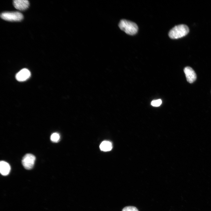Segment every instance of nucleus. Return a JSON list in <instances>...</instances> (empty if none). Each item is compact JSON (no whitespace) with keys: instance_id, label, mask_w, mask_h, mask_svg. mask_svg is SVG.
<instances>
[{"instance_id":"1","label":"nucleus","mask_w":211,"mask_h":211,"mask_svg":"<svg viewBox=\"0 0 211 211\" xmlns=\"http://www.w3.org/2000/svg\"><path fill=\"white\" fill-rule=\"evenodd\" d=\"M189 32V28L186 25H179L175 26L169 31V36L171 39H177L185 36Z\"/></svg>"},{"instance_id":"2","label":"nucleus","mask_w":211,"mask_h":211,"mask_svg":"<svg viewBox=\"0 0 211 211\" xmlns=\"http://www.w3.org/2000/svg\"><path fill=\"white\" fill-rule=\"evenodd\" d=\"M118 26L120 29L130 35L135 34L138 30L137 25L135 23L125 19L121 20Z\"/></svg>"},{"instance_id":"3","label":"nucleus","mask_w":211,"mask_h":211,"mask_svg":"<svg viewBox=\"0 0 211 211\" xmlns=\"http://www.w3.org/2000/svg\"><path fill=\"white\" fill-rule=\"evenodd\" d=\"M3 19L10 21H18L23 18V15L21 13L18 11L5 12L0 15Z\"/></svg>"},{"instance_id":"4","label":"nucleus","mask_w":211,"mask_h":211,"mask_svg":"<svg viewBox=\"0 0 211 211\" xmlns=\"http://www.w3.org/2000/svg\"><path fill=\"white\" fill-rule=\"evenodd\" d=\"M35 157L33 154L28 153L25 154L23 157L22 163L24 168L27 170H30L33 167Z\"/></svg>"},{"instance_id":"5","label":"nucleus","mask_w":211,"mask_h":211,"mask_svg":"<svg viewBox=\"0 0 211 211\" xmlns=\"http://www.w3.org/2000/svg\"><path fill=\"white\" fill-rule=\"evenodd\" d=\"M187 81L190 83L193 82L196 79V74L190 67H186L184 69Z\"/></svg>"},{"instance_id":"6","label":"nucleus","mask_w":211,"mask_h":211,"mask_svg":"<svg viewBox=\"0 0 211 211\" xmlns=\"http://www.w3.org/2000/svg\"><path fill=\"white\" fill-rule=\"evenodd\" d=\"M13 4L16 9L20 11L26 9L29 5V2L27 0H15Z\"/></svg>"},{"instance_id":"7","label":"nucleus","mask_w":211,"mask_h":211,"mask_svg":"<svg viewBox=\"0 0 211 211\" xmlns=\"http://www.w3.org/2000/svg\"><path fill=\"white\" fill-rule=\"evenodd\" d=\"M30 76V71L28 69L24 68L21 70L16 74V77L18 81H22L28 79Z\"/></svg>"},{"instance_id":"8","label":"nucleus","mask_w":211,"mask_h":211,"mask_svg":"<svg viewBox=\"0 0 211 211\" xmlns=\"http://www.w3.org/2000/svg\"><path fill=\"white\" fill-rule=\"evenodd\" d=\"M10 170V166L8 163L3 161H0V171L2 175H7L9 173Z\"/></svg>"},{"instance_id":"9","label":"nucleus","mask_w":211,"mask_h":211,"mask_svg":"<svg viewBox=\"0 0 211 211\" xmlns=\"http://www.w3.org/2000/svg\"><path fill=\"white\" fill-rule=\"evenodd\" d=\"M112 148V146L111 143L108 141L103 142L100 146V148L101 150L105 152L110 151Z\"/></svg>"},{"instance_id":"10","label":"nucleus","mask_w":211,"mask_h":211,"mask_svg":"<svg viewBox=\"0 0 211 211\" xmlns=\"http://www.w3.org/2000/svg\"><path fill=\"white\" fill-rule=\"evenodd\" d=\"M59 139V135L57 132L53 133L50 136V139L53 142H58Z\"/></svg>"},{"instance_id":"11","label":"nucleus","mask_w":211,"mask_h":211,"mask_svg":"<svg viewBox=\"0 0 211 211\" xmlns=\"http://www.w3.org/2000/svg\"><path fill=\"white\" fill-rule=\"evenodd\" d=\"M122 211H139L135 207L133 206H127L124 207Z\"/></svg>"},{"instance_id":"12","label":"nucleus","mask_w":211,"mask_h":211,"mask_svg":"<svg viewBox=\"0 0 211 211\" xmlns=\"http://www.w3.org/2000/svg\"><path fill=\"white\" fill-rule=\"evenodd\" d=\"M162 103V101L160 99L153 100L151 103L152 106L155 107L159 106Z\"/></svg>"}]
</instances>
